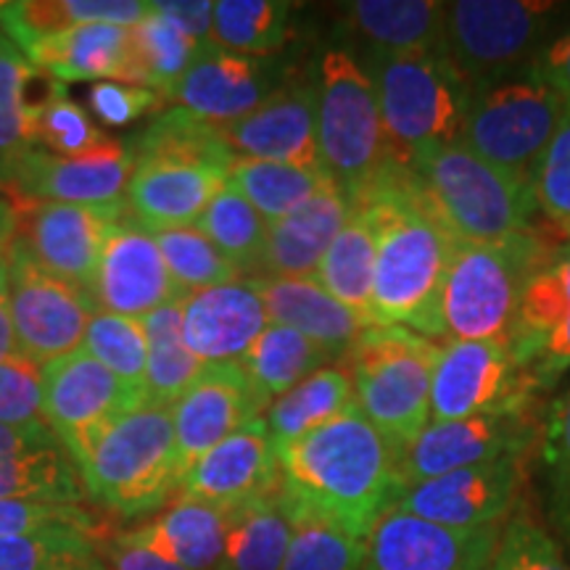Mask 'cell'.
Wrapping results in <instances>:
<instances>
[{
  "instance_id": "cell-1",
  "label": "cell",
  "mask_w": 570,
  "mask_h": 570,
  "mask_svg": "<svg viewBox=\"0 0 570 570\" xmlns=\"http://www.w3.org/2000/svg\"><path fill=\"white\" fill-rule=\"evenodd\" d=\"M275 449L283 508L323 518L360 541L402 491L399 454L356 404Z\"/></svg>"
},
{
  "instance_id": "cell-2",
  "label": "cell",
  "mask_w": 570,
  "mask_h": 570,
  "mask_svg": "<svg viewBox=\"0 0 570 570\" xmlns=\"http://www.w3.org/2000/svg\"><path fill=\"white\" fill-rule=\"evenodd\" d=\"M354 202L367 206L375 225L370 325L407 327L441 344V288L458 240L420 204L402 167Z\"/></svg>"
},
{
  "instance_id": "cell-3",
  "label": "cell",
  "mask_w": 570,
  "mask_h": 570,
  "mask_svg": "<svg viewBox=\"0 0 570 570\" xmlns=\"http://www.w3.org/2000/svg\"><path fill=\"white\" fill-rule=\"evenodd\" d=\"M402 169L420 204L458 244H497L531 230V183L481 159L465 142L425 148Z\"/></svg>"
},
{
  "instance_id": "cell-4",
  "label": "cell",
  "mask_w": 570,
  "mask_h": 570,
  "mask_svg": "<svg viewBox=\"0 0 570 570\" xmlns=\"http://www.w3.org/2000/svg\"><path fill=\"white\" fill-rule=\"evenodd\" d=\"M69 458L88 494L122 518L159 510L180 491L173 407L142 402L90 433Z\"/></svg>"
},
{
  "instance_id": "cell-5",
  "label": "cell",
  "mask_w": 570,
  "mask_h": 570,
  "mask_svg": "<svg viewBox=\"0 0 570 570\" xmlns=\"http://www.w3.org/2000/svg\"><path fill=\"white\" fill-rule=\"evenodd\" d=\"M367 71L396 167L462 142L475 90L444 53H375Z\"/></svg>"
},
{
  "instance_id": "cell-6",
  "label": "cell",
  "mask_w": 570,
  "mask_h": 570,
  "mask_svg": "<svg viewBox=\"0 0 570 570\" xmlns=\"http://www.w3.org/2000/svg\"><path fill=\"white\" fill-rule=\"evenodd\" d=\"M439 341L407 327L370 325L346 352L354 404L402 454L431 425V381Z\"/></svg>"
},
{
  "instance_id": "cell-7",
  "label": "cell",
  "mask_w": 570,
  "mask_h": 570,
  "mask_svg": "<svg viewBox=\"0 0 570 570\" xmlns=\"http://www.w3.org/2000/svg\"><path fill=\"white\" fill-rule=\"evenodd\" d=\"M554 252L531 230L497 244H458L441 288V341H504L520 294Z\"/></svg>"
},
{
  "instance_id": "cell-8",
  "label": "cell",
  "mask_w": 570,
  "mask_h": 570,
  "mask_svg": "<svg viewBox=\"0 0 570 570\" xmlns=\"http://www.w3.org/2000/svg\"><path fill=\"white\" fill-rule=\"evenodd\" d=\"M315 101L323 167L354 202L396 167L367 67L344 48L325 51Z\"/></svg>"
},
{
  "instance_id": "cell-9",
  "label": "cell",
  "mask_w": 570,
  "mask_h": 570,
  "mask_svg": "<svg viewBox=\"0 0 570 570\" xmlns=\"http://www.w3.org/2000/svg\"><path fill=\"white\" fill-rule=\"evenodd\" d=\"M566 117V101L537 75L499 80L475 90L462 142L494 167L531 183L541 154Z\"/></svg>"
},
{
  "instance_id": "cell-10",
  "label": "cell",
  "mask_w": 570,
  "mask_h": 570,
  "mask_svg": "<svg viewBox=\"0 0 570 570\" xmlns=\"http://www.w3.org/2000/svg\"><path fill=\"white\" fill-rule=\"evenodd\" d=\"M552 3L533 0H458L446 3L441 53L473 90L497 85L529 53Z\"/></svg>"
},
{
  "instance_id": "cell-11",
  "label": "cell",
  "mask_w": 570,
  "mask_h": 570,
  "mask_svg": "<svg viewBox=\"0 0 570 570\" xmlns=\"http://www.w3.org/2000/svg\"><path fill=\"white\" fill-rule=\"evenodd\" d=\"M6 198V196H3ZM13 209V248L48 275L88 291L111 225L127 206H77L9 198Z\"/></svg>"
},
{
  "instance_id": "cell-12",
  "label": "cell",
  "mask_w": 570,
  "mask_h": 570,
  "mask_svg": "<svg viewBox=\"0 0 570 570\" xmlns=\"http://www.w3.org/2000/svg\"><path fill=\"white\" fill-rule=\"evenodd\" d=\"M6 288L19 354L42 367L80 352L90 317L98 312L88 291L48 275L13 244Z\"/></svg>"
},
{
  "instance_id": "cell-13",
  "label": "cell",
  "mask_w": 570,
  "mask_h": 570,
  "mask_svg": "<svg viewBox=\"0 0 570 570\" xmlns=\"http://www.w3.org/2000/svg\"><path fill=\"white\" fill-rule=\"evenodd\" d=\"M537 433L539 425L529 404L431 423L399 454V483L404 489L481 462L523 458Z\"/></svg>"
},
{
  "instance_id": "cell-14",
  "label": "cell",
  "mask_w": 570,
  "mask_h": 570,
  "mask_svg": "<svg viewBox=\"0 0 570 570\" xmlns=\"http://www.w3.org/2000/svg\"><path fill=\"white\" fill-rule=\"evenodd\" d=\"M529 389H552L570 370V246L554 252L529 277L508 338Z\"/></svg>"
},
{
  "instance_id": "cell-15",
  "label": "cell",
  "mask_w": 570,
  "mask_h": 570,
  "mask_svg": "<svg viewBox=\"0 0 570 570\" xmlns=\"http://www.w3.org/2000/svg\"><path fill=\"white\" fill-rule=\"evenodd\" d=\"M504 341H441L431 381V423L531 404Z\"/></svg>"
},
{
  "instance_id": "cell-16",
  "label": "cell",
  "mask_w": 570,
  "mask_h": 570,
  "mask_svg": "<svg viewBox=\"0 0 570 570\" xmlns=\"http://www.w3.org/2000/svg\"><path fill=\"white\" fill-rule=\"evenodd\" d=\"M499 533V525L449 529L391 508L367 533L362 570H489Z\"/></svg>"
},
{
  "instance_id": "cell-17",
  "label": "cell",
  "mask_w": 570,
  "mask_h": 570,
  "mask_svg": "<svg viewBox=\"0 0 570 570\" xmlns=\"http://www.w3.org/2000/svg\"><path fill=\"white\" fill-rule=\"evenodd\" d=\"M135 169L132 146L111 140L85 156H56L32 148L21 156L9 183L0 188L6 198L77 204V206H125L127 185Z\"/></svg>"
},
{
  "instance_id": "cell-18",
  "label": "cell",
  "mask_w": 570,
  "mask_h": 570,
  "mask_svg": "<svg viewBox=\"0 0 570 570\" xmlns=\"http://www.w3.org/2000/svg\"><path fill=\"white\" fill-rule=\"evenodd\" d=\"M523 481V458H499L399 491L394 508L449 529H487L508 515Z\"/></svg>"
},
{
  "instance_id": "cell-19",
  "label": "cell",
  "mask_w": 570,
  "mask_h": 570,
  "mask_svg": "<svg viewBox=\"0 0 570 570\" xmlns=\"http://www.w3.org/2000/svg\"><path fill=\"white\" fill-rule=\"evenodd\" d=\"M90 298L101 312L142 320L185 296L167 273L154 233L125 214L106 235Z\"/></svg>"
},
{
  "instance_id": "cell-20",
  "label": "cell",
  "mask_w": 570,
  "mask_h": 570,
  "mask_svg": "<svg viewBox=\"0 0 570 570\" xmlns=\"http://www.w3.org/2000/svg\"><path fill=\"white\" fill-rule=\"evenodd\" d=\"M142 402L146 396L82 348L42 365V420L69 454L104 423Z\"/></svg>"
},
{
  "instance_id": "cell-21",
  "label": "cell",
  "mask_w": 570,
  "mask_h": 570,
  "mask_svg": "<svg viewBox=\"0 0 570 570\" xmlns=\"http://www.w3.org/2000/svg\"><path fill=\"white\" fill-rule=\"evenodd\" d=\"M267 407L269 402L256 391L238 362L206 365L173 404L180 475L188 473L219 441L265 415Z\"/></svg>"
},
{
  "instance_id": "cell-22",
  "label": "cell",
  "mask_w": 570,
  "mask_h": 570,
  "mask_svg": "<svg viewBox=\"0 0 570 570\" xmlns=\"http://www.w3.org/2000/svg\"><path fill=\"white\" fill-rule=\"evenodd\" d=\"M281 489L275 439L265 415L209 449L180 481V494L235 512Z\"/></svg>"
},
{
  "instance_id": "cell-23",
  "label": "cell",
  "mask_w": 570,
  "mask_h": 570,
  "mask_svg": "<svg viewBox=\"0 0 570 570\" xmlns=\"http://www.w3.org/2000/svg\"><path fill=\"white\" fill-rule=\"evenodd\" d=\"M217 130L235 159L281 161L325 173L317 142L315 85H285L269 92L252 114Z\"/></svg>"
},
{
  "instance_id": "cell-24",
  "label": "cell",
  "mask_w": 570,
  "mask_h": 570,
  "mask_svg": "<svg viewBox=\"0 0 570 570\" xmlns=\"http://www.w3.org/2000/svg\"><path fill=\"white\" fill-rule=\"evenodd\" d=\"M230 169L212 164L148 156L135 159L125 206L151 233L194 227L209 202L227 185Z\"/></svg>"
},
{
  "instance_id": "cell-25",
  "label": "cell",
  "mask_w": 570,
  "mask_h": 570,
  "mask_svg": "<svg viewBox=\"0 0 570 570\" xmlns=\"http://www.w3.org/2000/svg\"><path fill=\"white\" fill-rule=\"evenodd\" d=\"M267 325L254 277L212 285L183 298V338L204 365L238 362Z\"/></svg>"
},
{
  "instance_id": "cell-26",
  "label": "cell",
  "mask_w": 570,
  "mask_h": 570,
  "mask_svg": "<svg viewBox=\"0 0 570 570\" xmlns=\"http://www.w3.org/2000/svg\"><path fill=\"white\" fill-rule=\"evenodd\" d=\"M88 497L80 470L46 420L0 423V499L80 504Z\"/></svg>"
},
{
  "instance_id": "cell-27",
  "label": "cell",
  "mask_w": 570,
  "mask_h": 570,
  "mask_svg": "<svg viewBox=\"0 0 570 570\" xmlns=\"http://www.w3.org/2000/svg\"><path fill=\"white\" fill-rule=\"evenodd\" d=\"M269 96L259 59L206 42L167 101L214 127L252 114Z\"/></svg>"
},
{
  "instance_id": "cell-28",
  "label": "cell",
  "mask_w": 570,
  "mask_h": 570,
  "mask_svg": "<svg viewBox=\"0 0 570 570\" xmlns=\"http://www.w3.org/2000/svg\"><path fill=\"white\" fill-rule=\"evenodd\" d=\"M24 56L32 67L51 75L61 85L117 80L125 85H138L140 88L138 63H135L132 27H75V30L38 40Z\"/></svg>"
},
{
  "instance_id": "cell-29",
  "label": "cell",
  "mask_w": 570,
  "mask_h": 570,
  "mask_svg": "<svg viewBox=\"0 0 570 570\" xmlns=\"http://www.w3.org/2000/svg\"><path fill=\"white\" fill-rule=\"evenodd\" d=\"M265 302L269 323L285 325L315 341L333 356H346L354 341L367 331L370 323L354 309L333 298L315 277H254Z\"/></svg>"
},
{
  "instance_id": "cell-30",
  "label": "cell",
  "mask_w": 570,
  "mask_h": 570,
  "mask_svg": "<svg viewBox=\"0 0 570 570\" xmlns=\"http://www.w3.org/2000/svg\"><path fill=\"white\" fill-rule=\"evenodd\" d=\"M348 214L352 198L331 185L288 217L269 223L259 267L269 277H312Z\"/></svg>"
},
{
  "instance_id": "cell-31",
  "label": "cell",
  "mask_w": 570,
  "mask_h": 570,
  "mask_svg": "<svg viewBox=\"0 0 570 570\" xmlns=\"http://www.w3.org/2000/svg\"><path fill=\"white\" fill-rule=\"evenodd\" d=\"M227 531L230 512L180 494L130 537L183 570H223Z\"/></svg>"
},
{
  "instance_id": "cell-32",
  "label": "cell",
  "mask_w": 570,
  "mask_h": 570,
  "mask_svg": "<svg viewBox=\"0 0 570 570\" xmlns=\"http://www.w3.org/2000/svg\"><path fill=\"white\" fill-rule=\"evenodd\" d=\"M148 3L138 0H13L0 3V27L6 38L27 53L35 42L85 24L135 27Z\"/></svg>"
},
{
  "instance_id": "cell-33",
  "label": "cell",
  "mask_w": 570,
  "mask_h": 570,
  "mask_svg": "<svg viewBox=\"0 0 570 570\" xmlns=\"http://www.w3.org/2000/svg\"><path fill=\"white\" fill-rule=\"evenodd\" d=\"M446 3L436 0H356L346 6L352 30L375 53H441Z\"/></svg>"
},
{
  "instance_id": "cell-34",
  "label": "cell",
  "mask_w": 570,
  "mask_h": 570,
  "mask_svg": "<svg viewBox=\"0 0 570 570\" xmlns=\"http://www.w3.org/2000/svg\"><path fill=\"white\" fill-rule=\"evenodd\" d=\"M375 275V225L370 209L362 202H352L346 225L327 246L320 262L315 281L333 298L354 309L370 323V296Z\"/></svg>"
},
{
  "instance_id": "cell-35",
  "label": "cell",
  "mask_w": 570,
  "mask_h": 570,
  "mask_svg": "<svg viewBox=\"0 0 570 570\" xmlns=\"http://www.w3.org/2000/svg\"><path fill=\"white\" fill-rule=\"evenodd\" d=\"M142 331L148 341L146 402L173 407L206 367L183 338V298L142 317Z\"/></svg>"
},
{
  "instance_id": "cell-36",
  "label": "cell",
  "mask_w": 570,
  "mask_h": 570,
  "mask_svg": "<svg viewBox=\"0 0 570 570\" xmlns=\"http://www.w3.org/2000/svg\"><path fill=\"white\" fill-rule=\"evenodd\" d=\"M325 362H331V354L315 341L285 325L269 323L254 346L240 356L238 365L252 377L256 391L273 404L312 373L323 370Z\"/></svg>"
},
{
  "instance_id": "cell-37",
  "label": "cell",
  "mask_w": 570,
  "mask_h": 570,
  "mask_svg": "<svg viewBox=\"0 0 570 570\" xmlns=\"http://www.w3.org/2000/svg\"><path fill=\"white\" fill-rule=\"evenodd\" d=\"M227 183L254 206L267 223L288 217L298 206L309 198L331 188L333 177L323 169L291 167L281 161H259V159H238L233 164Z\"/></svg>"
},
{
  "instance_id": "cell-38",
  "label": "cell",
  "mask_w": 570,
  "mask_h": 570,
  "mask_svg": "<svg viewBox=\"0 0 570 570\" xmlns=\"http://www.w3.org/2000/svg\"><path fill=\"white\" fill-rule=\"evenodd\" d=\"M354 404V389L344 367H323L275 399L265 412V423L275 444L294 441L325 425Z\"/></svg>"
},
{
  "instance_id": "cell-39",
  "label": "cell",
  "mask_w": 570,
  "mask_h": 570,
  "mask_svg": "<svg viewBox=\"0 0 570 570\" xmlns=\"http://www.w3.org/2000/svg\"><path fill=\"white\" fill-rule=\"evenodd\" d=\"M294 523L277 491L230 512L223 570H283Z\"/></svg>"
},
{
  "instance_id": "cell-40",
  "label": "cell",
  "mask_w": 570,
  "mask_h": 570,
  "mask_svg": "<svg viewBox=\"0 0 570 570\" xmlns=\"http://www.w3.org/2000/svg\"><path fill=\"white\" fill-rule=\"evenodd\" d=\"M291 3L285 0H219L214 3V46L262 59L288 40Z\"/></svg>"
},
{
  "instance_id": "cell-41",
  "label": "cell",
  "mask_w": 570,
  "mask_h": 570,
  "mask_svg": "<svg viewBox=\"0 0 570 570\" xmlns=\"http://www.w3.org/2000/svg\"><path fill=\"white\" fill-rule=\"evenodd\" d=\"M194 227L212 240L238 273L262 265L269 223L230 183L212 198Z\"/></svg>"
},
{
  "instance_id": "cell-42",
  "label": "cell",
  "mask_w": 570,
  "mask_h": 570,
  "mask_svg": "<svg viewBox=\"0 0 570 570\" xmlns=\"http://www.w3.org/2000/svg\"><path fill=\"white\" fill-rule=\"evenodd\" d=\"M132 42L140 88L156 90L164 101L202 51V46L156 11L154 3H148L146 17L132 27Z\"/></svg>"
},
{
  "instance_id": "cell-43",
  "label": "cell",
  "mask_w": 570,
  "mask_h": 570,
  "mask_svg": "<svg viewBox=\"0 0 570 570\" xmlns=\"http://www.w3.org/2000/svg\"><path fill=\"white\" fill-rule=\"evenodd\" d=\"M32 63L13 42L0 35V188L9 183L21 156L32 151L27 77Z\"/></svg>"
},
{
  "instance_id": "cell-44",
  "label": "cell",
  "mask_w": 570,
  "mask_h": 570,
  "mask_svg": "<svg viewBox=\"0 0 570 570\" xmlns=\"http://www.w3.org/2000/svg\"><path fill=\"white\" fill-rule=\"evenodd\" d=\"M82 352L98 360L117 375L127 389L146 396V367H148V341L142 331V320L111 315L98 309L90 317L88 333H85Z\"/></svg>"
},
{
  "instance_id": "cell-45",
  "label": "cell",
  "mask_w": 570,
  "mask_h": 570,
  "mask_svg": "<svg viewBox=\"0 0 570 570\" xmlns=\"http://www.w3.org/2000/svg\"><path fill=\"white\" fill-rule=\"evenodd\" d=\"M154 238L164 265H167V273L183 296L240 277L238 269L196 227H173V230L154 233Z\"/></svg>"
},
{
  "instance_id": "cell-46",
  "label": "cell",
  "mask_w": 570,
  "mask_h": 570,
  "mask_svg": "<svg viewBox=\"0 0 570 570\" xmlns=\"http://www.w3.org/2000/svg\"><path fill=\"white\" fill-rule=\"evenodd\" d=\"M288 512L294 523L283 570H362L365 541L348 537L338 525L306 512Z\"/></svg>"
},
{
  "instance_id": "cell-47",
  "label": "cell",
  "mask_w": 570,
  "mask_h": 570,
  "mask_svg": "<svg viewBox=\"0 0 570 570\" xmlns=\"http://www.w3.org/2000/svg\"><path fill=\"white\" fill-rule=\"evenodd\" d=\"M92 560L96 537L69 525L0 539V570H77Z\"/></svg>"
},
{
  "instance_id": "cell-48",
  "label": "cell",
  "mask_w": 570,
  "mask_h": 570,
  "mask_svg": "<svg viewBox=\"0 0 570 570\" xmlns=\"http://www.w3.org/2000/svg\"><path fill=\"white\" fill-rule=\"evenodd\" d=\"M32 146H46L48 154L56 156H85L104 148L114 138L98 130L80 104L71 101L67 90L51 98L32 117Z\"/></svg>"
},
{
  "instance_id": "cell-49",
  "label": "cell",
  "mask_w": 570,
  "mask_h": 570,
  "mask_svg": "<svg viewBox=\"0 0 570 570\" xmlns=\"http://www.w3.org/2000/svg\"><path fill=\"white\" fill-rule=\"evenodd\" d=\"M541 458L550 483V502L570 544V391L558 396L541 425Z\"/></svg>"
},
{
  "instance_id": "cell-50",
  "label": "cell",
  "mask_w": 570,
  "mask_h": 570,
  "mask_svg": "<svg viewBox=\"0 0 570 570\" xmlns=\"http://www.w3.org/2000/svg\"><path fill=\"white\" fill-rule=\"evenodd\" d=\"M533 204L570 238V111L531 177Z\"/></svg>"
},
{
  "instance_id": "cell-51",
  "label": "cell",
  "mask_w": 570,
  "mask_h": 570,
  "mask_svg": "<svg viewBox=\"0 0 570 570\" xmlns=\"http://www.w3.org/2000/svg\"><path fill=\"white\" fill-rule=\"evenodd\" d=\"M489 570H570L558 541L529 518H512L499 533Z\"/></svg>"
},
{
  "instance_id": "cell-52",
  "label": "cell",
  "mask_w": 570,
  "mask_h": 570,
  "mask_svg": "<svg viewBox=\"0 0 570 570\" xmlns=\"http://www.w3.org/2000/svg\"><path fill=\"white\" fill-rule=\"evenodd\" d=\"M42 420V367L13 354L0 362V423L30 425Z\"/></svg>"
},
{
  "instance_id": "cell-53",
  "label": "cell",
  "mask_w": 570,
  "mask_h": 570,
  "mask_svg": "<svg viewBox=\"0 0 570 570\" xmlns=\"http://www.w3.org/2000/svg\"><path fill=\"white\" fill-rule=\"evenodd\" d=\"M80 529L92 533L98 520L80 504H48V502H21V499H0V539L27 537L48 529Z\"/></svg>"
},
{
  "instance_id": "cell-54",
  "label": "cell",
  "mask_w": 570,
  "mask_h": 570,
  "mask_svg": "<svg viewBox=\"0 0 570 570\" xmlns=\"http://www.w3.org/2000/svg\"><path fill=\"white\" fill-rule=\"evenodd\" d=\"M92 114L109 127H125L159 109L164 98L156 90L125 82H96L88 92Z\"/></svg>"
},
{
  "instance_id": "cell-55",
  "label": "cell",
  "mask_w": 570,
  "mask_h": 570,
  "mask_svg": "<svg viewBox=\"0 0 570 570\" xmlns=\"http://www.w3.org/2000/svg\"><path fill=\"white\" fill-rule=\"evenodd\" d=\"M154 9L164 13L175 27L196 40L198 46L212 42L214 32V3L212 0H159Z\"/></svg>"
},
{
  "instance_id": "cell-56",
  "label": "cell",
  "mask_w": 570,
  "mask_h": 570,
  "mask_svg": "<svg viewBox=\"0 0 570 570\" xmlns=\"http://www.w3.org/2000/svg\"><path fill=\"white\" fill-rule=\"evenodd\" d=\"M533 75L550 85L570 111V30L539 53L537 63H533Z\"/></svg>"
},
{
  "instance_id": "cell-57",
  "label": "cell",
  "mask_w": 570,
  "mask_h": 570,
  "mask_svg": "<svg viewBox=\"0 0 570 570\" xmlns=\"http://www.w3.org/2000/svg\"><path fill=\"white\" fill-rule=\"evenodd\" d=\"M109 568L111 570H183L175 562L164 560L161 554L148 550L146 544L135 541L130 531L119 533L109 541Z\"/></svg>"
},
{
  "instance_id": "cell-58",
  "label": "cell",
  "mask_w": 570,
  "mask_h": 570,
  "mask_svg": "<svg viewBox=\"0 0 570 570\" xmlns=\"http://www.w3.org/2000/svg\"><path fill=\"white\" fill-rule=\"evenodd\" d=\"M13 240V209L9 198L0 196V288L9 281V256Z\"/></svg>"
},
{
  "instance_id": "cell-59",
  "label": "cell",
  "mask_w": 570,
  "mask_h": 570,
  "mask_svg": "<svg viewBox=\"0 0 570 570\" xmlns=\"http://www.w3.org/2000/svg\"><path fill=\"white\" fill-rule=\"evenodd\" d=\"M13 354H19V346H17V336H13L9 288H0V362L9 360Z\"/></svg>"
},
{
  "instance_id": "cell-60",
  "label": "cell",
  "mask_w": 570,
  "mask_h": 570,
  "mask_svg": "<svg viewBox=\"0 0 570 570\" xmlns=\"http://www.w3.org/2000/svg\"><path fill=\"white\" fill-rule=\"evenodd\" d=\"M77 570H111V568L104 566V562L92 560V562H88V566H82V568H77Z\"/></svg>"
}]
</instances>
